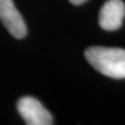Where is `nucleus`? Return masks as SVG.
<instances>
[{
    "instance_id": "7ed1b4c3",
    "label": "nucleus",
    "mask_w": 125,
    "mask_h": 125,
    "mask_svg": "<svg viewBox=\"0 0 125 125\" xmlns=\"http://www.w3.org/2000/svg\"><path fill=\"white\" fill-rule=\"evenodd\" d=\"M0 21L14 38L22 39L26 36V24L13 0H0Z\"/></svg>"
},
{
    "instance_id": "39448f33",
    "label": "nucleus",
    "mask_w": 125,
    "mask_h": 125,
    "mask_svg": "<svg viewBox=\"0 0 125 125\" xmlns=\"http://www.w3.org/2000/svg\"><path fill=\"white\" fill-rule=\"evenodd\" d=\"M71 3H73V4H76V5H79V4H83V2H85L87 0H69Z\"/></svg>"
},
{
    "instance_id": "20e7f679",
    "label": "nucleus",
    "mask_w": 125,
    "mask_h": 125,
    "mask_svg": "<svg viewBox=\"0 0 125 125\" xmlns=\"http://www.w3.org/2000/svg\"><path fill=\"white\" fill-rule=\"evenodd\" d=\"M125 17V4L122 0H108L99 13V25L104 30H116L121 27Z\"/></svg>"
},
{
    "instance_id": "f257e3e1",
    "label": "nucleus",
    "mask_w": 125,
    "mask_h": 125,
    "mask_svg": "<svg viewBox=\"0 0 125 125\" xmlns=\"http://www.w3.org/2000/svg\"><path fill=\"white\" fill-rule=\"evenodd\" d=\"M85 58L98 72L105 76L125 78V50L109 47H90L85 50Z\"/></svg>"
},
{
    "instance_id": "f03ea898",
    "label": "nucleus",
    "mask_w": 125,
    "mask_h": 125,
    "mask_svg": "<svg viewBox=\"0 0 125 125\" xmlns=\"http://www.w3.org/2000/svg\"><path fill=\"white\" fill-rule=\"evenodd\" d=\"M17 109L28 125H51L53 123L51 114L33 97L25 96L20 98L17 102Z\"/></svg>"
}]
</instances>
